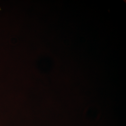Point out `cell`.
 Masks as SVG:
<instances>
[{
	"mask_svg": "<svg viewBox=\"0 0 126 126\" xmlns=\"http://www.w3.org/2000/svg\"><path fill=\"white\" fill-rule=\"evenodd\" d=\"M0 11H1V9H0Z\"/></svg>",
	"mask_w": 126,
	"mask_h": 126,
	"instance_id": "6da1fadb",
	"label": "cell"
}]
</instances>
